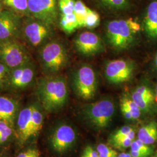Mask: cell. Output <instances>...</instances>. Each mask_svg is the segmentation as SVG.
Instances as JSON below:
<instances>
[{"label":"cell","mask_w":157,"mask_h":157,"mask_svg":"<svg viewBox=\"0 0 157 157\" xmlns=\"http://www.w3.org/2000/svg\"><path fill=\"white\" fill-rule=\"evenodd\" d=\"M107 39L117 50H128L133 45L137 34L131 28L128 19L113 20L106 25Z\"/></svg>","instance_id":"obj_3"},{"label":"cell","mask_w":157,"mask_h":157,"mask_svg":"<svg viewBox=\"0 0 157 157\" xmlns=\"http://www.w3.org/2000/svg\"><path fill=\"white\" fill-rule=\"evenodd\" d=\"M75 92L80 98L89 100L94 97L97 89V78L94 69L89 65L78 67L73 76Z\"/></svg>","instance_id":"obj_6"},{"label":"cell","mask_w":157,"mask_h":157,"mask_svg":"<svg viewBox=\"0 0 157 157\" xmlns=\"http://www.w3.org/2000/svg\"><path fill=\"white\" fill-rule=\"evenodd\" d=\"M21 17L10 10L0 14V42L17 40L21 35Z\"/></svg>","instance_id":"obj_11"},{"label":"cell","mask_w":157,"mask_h":157,"mask_svg":"<svg viewBox=\"0 0 157 157\" xmlns=\"http://www.w3.org/2000/svg\"><path fill=\"white\" fill-rule=\"evenodd\" d=\"M90 10V8L86 6L81 0H77L75 1L74 13L77 17L79 28H83L84 17Z\"/></svg>","instance_id":"obj_23"},{"label":"cell","mask_w":157,"mask_h":157,"mask_svg":"<svg viewBox=\"0 0 157 157\" xmlns=\"http://www.w3.org/2000/svg\"><path fill=\"white\" fill-rule=\"evenodd\" d=\"M36 69L32 61L11 69L6 84L13 89H23L32 83L35 78Z\"/></svg>","instance_id":"obj_10"},{"label":"cell","mask_w":157,"mask_h":157,"mask_svg":"<svg viewBox=\"0 0 157 157\" xmlns=\"http://www.w3.org/2000/svg\"><path fill=\"white\" fill-rule=\"evenodd\" d=\"M32 109L33 104L21 110L17 117V126L19 140L22 144L33 136L32 124Z\"/></svg>","instance_id":"obj_16"},{"label":"cell","mask_w":157,"mask_h":157,"mask_svg":"<svg viewBox=\"0 0 157 157\" xmlns=\"http://www.w3.org/2000/svg\"><path fill=\"white\" fill-rule=\"evenodd\" d=\"M136 69L135 62L129 59H119L108 62L104 73L107 80L112 84H121L133 78Z\"/></svg>","instance_id":"obj_8"},{"label":"cell","mask_w":157,"mask_h":157,"mask_svg":"<svg viewBox=\"0 0 157 157\" xmlns=\"http://www.w3.org/2000/svg\"><path fill=\"white\" fill-rule=\"evenodd\" d=\"M129 153L132 155L133 157H150V156L143 152L137 151H133L130 150Z\"/></svg>","instance_id":"obj_36"},{"label":"cell","mask_w":157,"mask_h":157,"mask_svg":"<svg viewBox=\"0 0 157 157\" xmlns=\"http://www.w3.org/2000/svg\"><path fill=\"white\" fill-rule=\"evenodd\" d=\"M137 139L147 145L154 144L157 141V123L151 121L141 127L137 133Z\"/></svg>","instance_id":"obj_18"},{"label":"cell","mask_w":157,"mask_h":157,"mask_svg":"<svg viewBox=\"0 0 157 157\" xmlns=\"http://www.w3.org/2000/svg\"><path fill=\"white\" fill-rule=\"evenodd\" d=\"M120 103L124 104L129 109L132 113L133 121L138 119L143 113L141 109L132 100L130 95L128 94L123 95L120 100Z\"/></svg>","instance_id":"obj_22"},{"label":"cell","mask_w":157,"mask_h":157,"mask_svg":"<svg viewBox=\"0 0 157 157\" xmlns=\"http://www.w3.org/2000/svg\"><path fill=\"white\" fill-rule=\"evenodd\" d=\"M153 66H154V69L157 72V52L155 55V56L154 58L153 59Z\"/></svg>","instance_id":"obj_37"},{"label":"cell","mask_w":157,"mask_h":157,"mask_svg":"<svg viewBox=\"0 0 157 157\" xmlns=\"http://www.w3.org/2000/svg\"><path fill=\"white\" fill-rule=\"evenodd\" d=\"M155 94L156 101H157V85L156 86V87H155Z\"/></svg>","instance_id":"obj_41"},{"label":"cell","mask_w":157,"mask_h":157,"mask_svg":"<svg viewBox=\"0 0 157 157\" xmlns=\"http://www.w3.org/2000/svg\"><path fill=\"white\" fill-rule=\"evenodd\" d=\"M12 134V127L7 122L0 121V144L8 140Z\"/></svg>","instance_id":"obj_29"},{"label":"cell","mask_w":157,"mask_h":157,"mask_svg":"<svg viewBox=\"0 0 157 157\" xmlns=\"http://www.w3.org/2000/svg\"><path fill=\"white\" fill-rule=\"evenodd\" d=\"M39 60L43 72L48 76H52L67 65L68 52L66 47L59 41H48L40 47Z\"/></svg>","instance_id":"obj_2"},{"label":"cell","mask_w":157,"mask_h":157,"mask_svg":"<svg viewBox=\"0 0 157 157\" xmlns=\"http://www.w3.org/2000/svg\"><path fill=\"white\" fill-rule=\"evenodd\" d=\"M89 157H100L99 154L91 146H87L84 148V151Z\"/></svg>","instance_id":"obj_35"},{"label":"cell","mask_w":157,"mask_h":157,"mask_svg":"<svg viewBox=\"0 0 157 157\" xmlns=\"http://www.w3.org/2000/svg\"><path fill=\"white\" fill-rule=\"evenodd\" d=\"M36 91L40 104L47 112L59 110L67 102V82L62 76L52 75L40 78Z\"/></svg>","instance_id":"obj_1"},{"label":"cell","mask_w":157,"mask_h":157,"mask_svg":"<svg viewBox=\"0 0 157 157\" xmlns=\"http://www.w3.org/2000/svg\"><path fill=\"white\" fill-rule=\"evenodd\" d=\"M18 109L19 105L16 100L0 96V121H5L13 128Z\"/></svg>","instance_id":"obj_17"},{"label":"cell","mask_w":157,"mask_h":157,"mask_svg":"<svg viewBox=\"0 0 157 157\" xmlns=\"http://www.w3.org/2000/svg\"><path fill=\"white\" fill-rule=\"evenodd\" d=\"M117 157H133L130 153H126V152H122L118 154Z\"/></svg>","instance_id":"obj_38"},{"label":"cell","mask_w":157,"mask_h":157,"mask_svg":"<svg viewBox=\"0 0 157 157\" xmlns=\"http://www.w3.org/2000/svg\"><path fill=\"white\" fill-rule=\"evenodd\" d=\"M58 0H28L30 17L39 20L52 27L58 21Z\"/></svg>","instance_id":"obj_9"},{"label":"cell","mask_w":157,"mask_h":157,"mask_svg":"<svg viewBox=\"0 0 157 157\" xmlns=\"http://www.w3.org/2000/svg\"><path fill=\"white\" fill-rule=\"evenodd\" d=\"M17 157H40V153L37 148H29L18 154Z\"/></svg>","instance_id":"obj_33"},{"label":"cell","mask_w":157,"mask_h":157,"mask_svg":"<svg viewBox=\"0 0 157 157\" xmlns=\"http://www.w3.org/2000/svg\"><path fill=\"white\" fill-rule=\"evenodd\" d=\"M43 115L41 111L40 107L37 104H33L32 115V124L33 136L39 133L43 127Z\"/></svg>","instance_id":"obj_21"},{"label":"cell","mask_w":157,"mask_h":157,"mask_svg":"<svg viewBox=\"0 0 157 157\" xmlns=\"http://www.w3.org/2000/svg\"><path fill=\"white\" fill-rule=\"evenodd\" d=\"M143 27L146 36L149 39L157 40V0H152L147 6Z\"/></svg>","instance_id":"obj_15"},{"label":"cell","mask_w":157,"mask_h":157,"mask_svg":"<svg viewBox=\"0 0 157 157\" xmlns=\"http://www.w3.org/2000/svg\"><path fill=\"white\" fill-rule=\"evenodd\" d=\"M115 111V104L109 98H104L87 104L83 109L85 119L97 129L108 127L112 122Z\"/></svg>","instance_id":"obj_4"},{"label":"cell","mask_w":157,"mask_h":157,"mask_svg":"<svg viewBox=\"0 0 157 157\" xmlns=\"http://www.w3.org/2000/svg\"><path fill=\"white\" fill-rule=\"evenodd\" d=\"M120 108H121V111L122 113V115H123L124 118L129 121H133L132 113H131V112H130L129 109L125 105H124V104H121V103H120Z\"/></svg>","instance_id":"obj_34"},{"label":"cell","mask_w":157,"mask_h":157,"mask_svg":"<svg viewBox=\"0 0 157 157\" xmlns=\"http://www.w3.org/2000/svg\"><path fill=\"white\" fill-rule=\"evenodd\" d=\"M96 150L98 152L100 157H117V151L104 144H100L96 147Z\"/></svg>","instance_id":"obj_30"},{"label":"cell","mask_w":157,"mask_h":157,"mask_svg":"<svg viewBox=\"0 0 157 157\" xmlns=\"http://www.w3.org/2000/svg\"><path fill=\"white\" fill-rule=\"evenodd\" d=\"M135 130H133L126 136L111 142L110 144L116 149L124 150L130 147L132 141L135 140Z\"/></svg>","instance_id":"obj_24"},{"label":"cell","mask_w":157,"mask_h":157,"mask_svg":"<svg viewBox=\"0 0 157 157\" xmlns=\"http://www.w3.org/2000/svg\"><path fill=\"white\" fill-rule=\"evenodd\" d=\"M151 157H157V150L155 152H154L153 154L152 155Z\"/></svg>","instance_id":"obj_40"},{"label":"cell","mask_w":157,"mask_h":157,"mask_svg":"<svg viewBox=\"0 0 157 157\" xmlns=\"http://www.w3.org/2000/svg\"><path fill=\"white\" fill-rule=\"evenodd\" d=\"M100 23V17L99 14L95 11L90 9L86 16L84 17L83 28L88 29L95 28Z\"/></svg>","instance_id":"obj_25"},{"label":"cell","mask_w":157,"mask_h":157,"mask_svg":"<svg viewBox=\"0 0 157 157\" xmlns=\"http://www.w3.org/2000/svg\"><path fill=\"white\" fill-rule=\"evenodd\" d=\"M130 150L133 151H137L143 152L149 155L151 157L152 155L154 153V148L151 145H147L145 143H143L141 141L137 139L134 140L132 141L130 147Z\"/></svg>","instance_id":"obj_27"},{"label":"cell","mask_w":157,"mask_h":157,"mask_svg":"<svg viewBox=\"0 0 157 157\" xmlns=\"http://www.w3.org/2000/svg\"><path fill=\"white\" fill-rule=\"evenodd\" d=\"M32 61L27 48L17 40L0 42V62L10 69Z\"/></svg>","instance_id":"obj_7"},{"label":"cell","mask_w":157,"mask_h":157,"mask_svg":"<svg viewBox=\"0 0 157 157\" xmlns=\"http://www.w3.org/2000/svg\"><path fill=\"white\" fill-rule=\"evenodd\" d=\"M0 4L21 17H30L28 0H0Z\"/></svg>","instance_id":"obj_19"},{"label":"cell","mask_w":157,"mask_h":157,"mask_svg":"<svg viewBox=\"0 0 157 157\" xmlns=\"http://www.w3.org/2000/svg\"><path fill=\"white\" fill-rule=\"evenodd\" d=\"M75 45L78 52L85 56H94L105 49L100 36L91 32L79 34L75 40Z\"/></svg>","instance_id":"obj_13"},{"label":"cell","mask_w":157,"mask_h":157,"mask_svg":"<svg viewBox=\"0 0 157 157\" xmlns=\"http://www.w3.org/2000/svg\"><path fill=\"white\" fill-rule=\"evenodd\" d=\"M133 130L134 129H133L132 127L128 126H125L121 128L120 129L115 131L113 134L111 135L109 139V143L117 140L119 139H121L122 137L126 136Z\"/></svg>","instance_id":"obj_31"},{"label":"cell","mask_w":157,"mask_h":157,"mask_svg":"<svg viewBox=\"0 0 157 157\" xmlns=\"http://www.w3.org/2000/svg\"><path fill=\"white\" fill-rule=\"evenodd\" d=\"M52 28L39 20L28 17L22 22L21 36L30 47L40 48L52 36Z\"/></svg>","instance_id":"obj_5"},{"label":"cell","mask_w":157,"mask_h":157,"mask_svg":"<svg viewBox=\"0 0 157 157\" xmlns=\"http://www.w3.org/2000/svg\"><path fill=\"white\" fill-rule=\"evenodd\" d=\"M59 24L62 30L67 34L72 33L79 28L78 19L74 12L69 15H61Z\"/></svg>","instance_id":"obj_20"},{"label":"cell","mask_w":157,"mask_h":157,"mask_svg":"<svg viewBox=\"0 0 157 157\" xmlns=\"http://www.w3.org/2000/svg\"><path fill=\"white\" fill-rule=\"evenodd\" d=\"M2 6H1V4H0V14H1V13L2 12Z\"/></svg>","instance_id":"obj_42"},{"label":"cell","mask_w":157,"mask_h":157,"mask_svg":"<svg viewBox=\"0 0 157 157\" xmlns=\"http://www.w3.org/2000/svg\"><path fill=\"white\" fill-rule=\"evenodd\" d=\"M81 157H89L88 155H87V154L85 152H83V154H82V156Z\"/></svg>","instance_id":"obj_39"},{"label":"cell","mask_w":157,"mask_h":157,"mask_svg":"<svg viewBox=\"0 0 157 157\" xmlns=\"http://www.w3.org/2000/svg\"><path fill=\"white\" fill-rule=\"evenodd\" d=\"M10 70L11 69L6 66L5 64L0 62V89L4 83H6V78Z\"/></svg>","instance_id":"obj_32"},{"label":"cell","mask_w":157,"mask_h":157,"mask_svg":"<svg viewBox=\"0 0 157 157\" xmlns=\"http://www.w3.org/2000/svg\"><path fill=\"white\" fill-rule=\"evenodd\" d=\"M107 8L113 10H124L129 7V0H99Z\"/></svg>","instance_id":"obj_26"},{"label":"cell","mask_w":157,"mask_h":157,"mask_svg":"<svg viewBox=\"0 0 157 157\" xmlns=\"http://www.w3.org/2000/svg\"><path fill=\"white\" fill-rule=\"evenodd\" d=\"M75 1L74 0H58V6L61 15L73 13Z\"/></svg>","instance_id":"obj_28"},{"label":"cell","mask_w":157,"mask_h":157,"mask_svg":"<svg viewBox=\"0 0 157 157\" xmlns=\"http://www.w3.org/2000/svg\"><path fill=\"white\" fill-rule=\"evenodd\" d=\"M76 134L69 125L62 124L54 131L50 139L52 148L58 154H63L69 150L75 143Z\"/></svg>","instance_id":"obj_12"},{"label":"cell","mask_w":157,"mask_h":157,"mask_svg":"<svg viewBox=\"0 0 157 157\" xmlns=\"http://www.w3.org/2000/svg\"><path fill=\"white\" fill-rule=\"evenodd\" d=\"M131 97L139 107L143 113H150L156 108V98L155 92L147 83L139 85L133 91Z\"/></svg>","instance_id":"obj_14"}]
</instances>
